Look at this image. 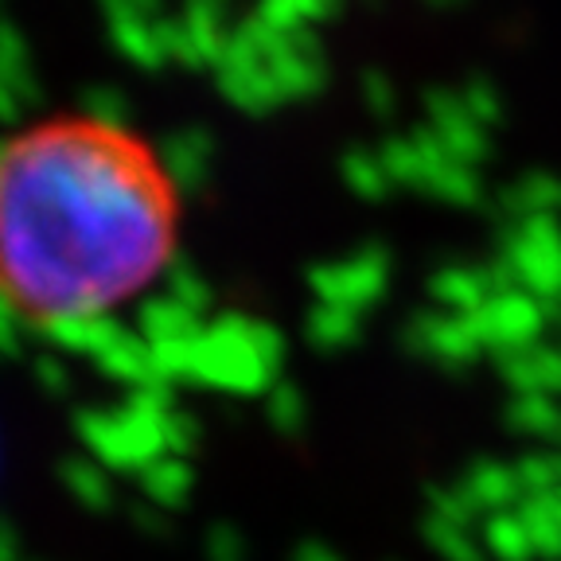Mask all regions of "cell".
Instances as JSON below:
<instances>
[{
    "mask_svg": "<svg viewBox=\"0 0 561 561\" xmlns=\"http://www.w3.org/2000/svg\"><path fill=\"white\" fill-rule=\"evenodd\" d=\"M184 195L145 133L59 110L0 140V308L35 332L102 324L180 254Z\"/></svg>",
    "mask_w": 561,
    "mask_h": 561,
    "instance_id": "6da1fadb",
    "label": "cell"
}]
</instances>
